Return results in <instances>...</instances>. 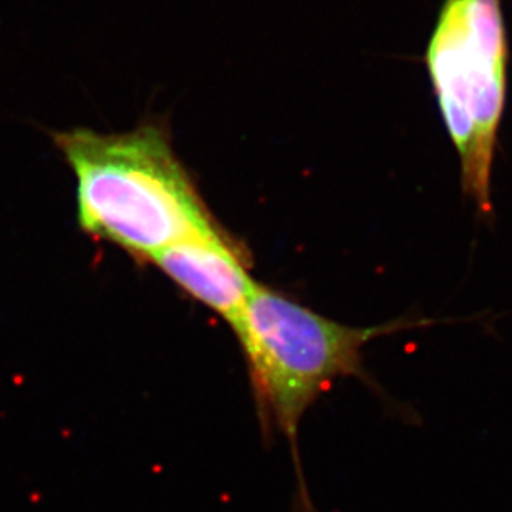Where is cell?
Masks as SVG:
<instances>
[{
    "instance_id": "obj_1",
    "label": "cell",
    "mask_w": 512,
    "mask_h": 512,
    "mask_svg": "<svg viewBox=\"0 0 512 512\" xmlns=\"http://www.w3.org/2000/svg\"><path fill=\"white\" fill-rule=\"evenodd\" d=\"M57 145L77 178L78 221L88 234L151 261L174 242L218 231L158 126L72 130Z\"/></svg>"
},
{
    "instance_id": "obj_2",
    "label": "cell",
    "mask_w": 512,
    "mask_h": 512,
    "mask_svg": "<svg viewBox=\"0 0 512 512\" xmlns=\"http://www.w3.org/2000/svg\"><path fill=\"white\" fill-rule=\"evenodd\" d=\"M431 324V320L401 319L350 327L257 284L232 330L247 360L262 425L289 441L305 511L314 512L299 453L305 413L340 378L368 380L363 350L372 340Z\"/></svg>"
},
{
    "instance_id": "obj_3",
    "label": "cell",
    "mask_w": 512,
    "mask_h": 512,
    "mask_svg": "<svg viewBox=\"0 0 512 512\" xmlns=\"http://www.w3.org/2000/svg\"><path fill=\"white\" fill-rule=\"evenodd\" d=\"M473 143L461 168L463 188L484 213L491 211V168L506 100L508 42L501 0H469Z\"/></svg>"
},
{
    "instance_id": "obj_4",
    "label": "cell",
    "mask_w": 512,
    "mask_h": 512,
    "mask_svg": "<svg viewBox=\"0 0 512 512\" xmlns=\"http://www.w3.org/2000/svg\"><path fill=\"white\" fill-rule=\"evenodd\" d=\"M151 262L231 329L257 287L244 252L221 229L174 242Z\"/></svg>"
},
{
    "instance_id": "obj_5",
    "label": "cell",
    "mask_w": 512,
    "mask_h": 512,
    "mask_svg": "<svg viewBox=\"0 0 512 512\" xmlns=\"http://www.w3.org/2000/svg\"><path fill=\"white\" fill-rule=\"evenodd\" d=\"M426 65L463 168L468 163L474 133L469 0H446L426 52Z\"/></svg>"
}]
</instances>
